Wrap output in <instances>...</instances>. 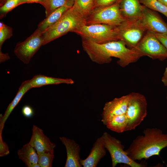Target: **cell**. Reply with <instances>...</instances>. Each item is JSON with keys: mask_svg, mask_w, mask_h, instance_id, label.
<instances>
[{"mask_svg": "<svg viewBox=\"0 0 167 167\" xmlns=\"http://www.w3.org/2000/svg\"><path fill=\"white\" fill-rule=\"evenodd\" d=\"M82 47L91 61L100 65L109 63L115 57L118 59V64L125 67L144 56L136 49L128 47L122 40L98 43L83 39Z\"/></svg>", "mask_w": 167, "mask_h": 167, "instance_id": "6da1fadb", "label": "cell"}, {"mask_svg": "<svg viewBox=\"0 0 167 167\" xmlns=\"http://www.w3.org/2000/svg\"><path fill=\"white\" fill-rule=\"evenodd\" d=\"M143 135L134 139L126 150L132 160H141L159 155L160 151L167 147V134L157 128H148L143 131Z\"/></svg>", "mask_w": 167, "mask_h": 167, "instance_id": "7a4b0ae2", "label": "cell"}, {"mask_svg": "<svg viewBox=\"0 0 167 167\" xmlns=\"http://www.w3.org/2000/svg\"><path fill=\"white\" fill-rule=\"evenodd\" d=\"M86 18L73 6L43 32V45L86 25Z\"/></svg>", "mask_w": 167, "mask_h": 167, "instance_id": "3957f363", "label": "cell"}, {"mask_svg": "<svg viewBox=\"0 0 167 167\" xmlns=\"http://www.w3.org/2000/svg\"><path fill=\"white\" fill-rule=\"evenodd\" d=\"M73 32L83 39L98 43L122 40L118 27L105 24L85 25Z\"/></svg>", "mask_w": 167, "mask_h": 167, "instance_id": "277c9868", "label": "cell"}, {"mask_svg": "<svg viewBox=\"0 0 167 167\" xmlns=\"http://www.w3.org/2000/svg\"><path fill=\"white\" fill-rule=\"evenodd\" d=\"M121 0L107 6L96 8L86 18V25L103 24L118 27L126 19L121 12Z\"/></svg>", "mask_w": 167, "mask_h": 167, "instance_id": "5b68a950", "label": "cell"}, {"mask_svg": "<svg viewBox=\"0 0 167 167\" xmlns=\"http://www.w3.org/2000/svg\"><path fill=\"white\" fill-rule=\"evenodd\" d=\"M126 114L128 119L126 131L135 129L147 116V102L145 96L138 92L129 94Z\"/></svg>", "mask_w": 167, "mask_h": 167, "instance_id": "8992f818", "label": "cell"}, {"mask_svg": "<svg viewBox=\"0 0 167 167\" xmlns=\"http://www.w3.org/2000/svg\"><path fill=\"white\" fill-rule=\"evenodd\" d=\"M101 137L106 149L110 154L113 167H115L119 163L124 164L131 167L145 166L132 160L128 156L126 150H124V146L121 141L106 132L103 133Z\"/></svg>", "mask_w": 167, "mask_h": 167, "instance_id": "52a82bcc", "label": "cell"}, {"mask_svg": "<svg viewBox=\"0 0 167 167\" xmlns=\"http://www.w3.org/2000/svg\"><path fill=\"white\" fill-rule=\"evenodd\" d=\"M118 27L121 40L130 49L136 47L147 31L140 19H126Z\"/></svg>", "mask_w": 167, "mask_h": 167, "instance_id": "ba28073f", "label": "cell"}, {"mask_svg": "<svg viewBox=\"0 0 167 167\" xmlns=\"http://www.w3.org/2000/svg\"><path fill=\"white\" fill-rule=\"evenodd\" d=\"M43 33L36 29L25 40L16 45L14 53L24 63L28 64L40 47L43 45Z\"/></svg>", "mask_w": 167, "mask_h": 167, "instance_id": "9c48e42d", "label": "cell"}, {"mask_svg": "<svg viewBox=\"0 0 167 167\" xmlns=\"http://www.w3.org/2000/svg\"><path fill=\"white\" fill-rule=\"evenodd\" d=\"M144 56L152 59L163 61L167 58V50L155 36L154 33L147 31L135 48Z\"/></svg>", "mask_w": 167, "mask_h": 167, "instance_id": "30bf717a", "label": "cell"}, {"mask_svg": "<svg viewBox=\"0 0 167 167\" xmlns=\"http://www.w3.org/2000/svg\"><path fill=\"white\" fill-rule=\"evenodd\" d=\"M140 19L147 31L167 34V24L154 10L143 6Z\"/></svg>", "mask_w": 167, "mask_h": 167, "instance_id": "8fae6325", "label": "cell"}, {"mask_svg": "<svg viewBox=\"0 0 167 167\" xmlns=\"http://www.w3.org/2000/svg\"><path fill=\"white\" fill-rule=\"evenodd\" d=\"M129 98V94L106 102L101 114L103 123L105 124L108 120L113 116L125 113Z\"/></svg>", "mask_w": 167, "mask_h": 167, "instance_id": "7c38bea8", "label": "cell"}, {"mask_svg": "<svg viewBox=\"0 0 167 167\" xmlns=\"http://www.w3.org/2000/svg\"><path fill=\"white\" fill-rule=\"evenodd\" d=\"M28 143L36 150L37 153L43 152L54 153L56 144L52 142L44 133L43 130L33 125L32 134Z\"/></svg>", "mask_w": 167, "mask_h": 167, "instance_id": "4fadbf2b", "label": "cell"}, {"mask_svg": "<svg viewBox=\"0 0 167 167\" xmlns=\"http://www.w3.org/2000/svg\"><path fill=\"white\" fill-rule=\"evenodd\" d=\"M59 139L66 149L67 158L65 167H81L80 161L79 145L73 139L65 137H61Z\"/></svg>", "mask_w": 167, "mask_h": 167, "instance_id": "5bb4252c", "label": "cell"}, {"mask_svg": "<svg viewBox=\"0 0 167 167\" xmlns=\"http://www.w3.org/2000/svg\"><path fill=\"white\" fill-rule=\"evenodd\" d=\"M106 154V148L101 136L98 138L93 144L87 157L84 160L80 159V163L84 167H96Z\"/></svg>", "mask_w": 167, "mask_h": 167, "instance_id": "9a60e30c", "label": "cell"}, {"mask_svg": "<svg viewBox=\"0 0 167 167\" xmlns=\"http://www.w3.org/2000/svg\"><path fill=\"white\" fill-rule=\"evenodd\" d=\"M120 9L122 15L126 19H140L143 6L139 0H121Z\"/></svg>", "mask_w": 167, "mask_h": 167, "instance_id": "2e32d148", "label": "cell"}, {"mask_svg": "<svg viewBox=\"0 0 167 167\" xmlns=\"http://www.w3.org/2000/svg\"><path fill=\"white\" fill-rule=\"evenodd\" d=\"M32 88L28 80L23 82L19 87L18 92L11 102L7 107L4 114H0V132L2 133L4 124L10 114L17 105L24 94L30 89Z\"/></svg>", "mask_w": 167, "mask_h": 167, "instance_id": "e0dca14e", "label": "cell"}, {"mask_svg": "<svg viewBox=\"0 0 167 167\" xmlns=\"http://www.w3.org/2000/svg\"><path fill=\"white\" fill-rule=\"evenodd\" d=\"M74 0H68L66 4L58 8L45 19L41 22L37 29L43 32L48 28L57 22L64 14L73 5Z\"/></svg>", "mask_w": 167, "mask_h": 167, "instance_id": "ac0fdd59", "label": "cell"}, {"mask_svg": "<svg viewBox=\"0 0 167 167\" xmlns=\"http://www.w3.org/2000/svg\"><path fill=\"white\" fill-rule=\"evenodd\" d=\"M17 154L21 160L28 167H40L38 163V155L35 149L28 143L24 144L19 149Z\"/></svg>", "mask_w": 167, "mask_h": 167, "instance_id": "d6986e66", "label": "cell"}, {"mask_svg": "<svg viewBox=\"0 0 167 167\" xmlns=\"http://www.w3.org/2000/svg\"><path fill=\"white\" fill-rule=\"evenodd\" d=\"M32 88L39 87L47 85L66 84H72L74 81L69 78L62 79L48 76L42 75H36L28 80Z\"/></svg>", "mask_w": 167, "mask_h": 167, "instance_id": "ffe728a7", "label": "cell"}, {"mask_svg": "<svg viewBox=\"0 0 167 167\" xmlns=\"http://www.w3.org/2000/svg\"><path fill=\"white\" fill-rule=\"evenodd\" d=\"M128 119L125 113L113 116L105 122V125L109 129L118 133L126 131Z\"/></svg>", "mask_w": 167, "mask_h": 167, "instance_id": "44dd1931", "label": "cell"}, {"mask_svg": "<svg viewBox=\"0 0 167 167\" xmlns=\"http://www.w3.org/2000/svg\"><path fill=\"white\" fill-rule=\"evenodd\" d=\"M95 0H74L73 6L86 18L94 9Z\"/></svg>", "mask_w": 167, "mask_h": 167, "instance_id": "7402d4cb", "label": "cell"}, {"mask_svg": "<svg viewBox=\"0 0 167 167\" xmlns=\"http://www.w3.org/2000/svg\"><path fill=\"white\" fill-rule=\"evenodd\" d=\"M139 2L145 6L161 13L167 18V6L158 0H140Z\"/></svg>", "mask_w": 167, "mask_h": 167, "instance_id": "603a6c76", "label": "cell"}, {"mask_svg": "<svg viewBox=\"0 0 167 167\" xmlns=\"http://www.w3.org/2000/svg\"><path fill=\"white\" fill-rule=\"evenodd\" d=\"M68 0H44L41 3L45 9L46 17L58 8L66 3Z\"/></svg>", "mask_w": 167, "mask_h": 167, "instance_id": "cb8c5ba5", "label": "cell"}, {"mask_svg": "<svg viewBox=\"0 0 167 167\" xmlns=\"http://www.w3.org/2000/svg\"><path fill=\"white\" fill-rule=\"evenodd\" d=\"M38 163L41 167H51L54 157V153L43 152L37 153Z\"/></svg>", "mask_w": 167, "mask_h": 167, "instance_id": "d4e9b609", "label": "cell"}, {"mask_svg": "<svg viewBox=\"0 0 167 167\" xmlns=\"http://www.w3.org/2000/svg\"><path fill=\"white\" fill-rule=\"evenodd\" d=\"M12 28L5 24L4 23L0 22V51L2 45L7 39L10 38L12 35Z\"/></svg>", "mask_w": 167, "mask_h": 167, "instance_id": "484cf974", "label": "cell"}, {"mask_svg": "<svg viewBox=\"0 0 167 167\" xmlns=\"http://www.w3.org/2000/svg\"><path fill=\"white\" fill-rule=\"evenodd\" d=\"M19 0L9 1L6 2L0 6V19L4 17L6 14L16 6H18Z\"/></svg>", "mask_w": 167, "mask_h": 167, "instance_id": "4316f807", "label": "cell"}, {"mask_svg": "<svg viewBox=\"0 0 167 167\" xmlns=\"http://www.w3.org/2000/svg\"><path fill=\"white\" fill-rule=\"evenodd\" d=\"M10 153L8 146L3 140L2 133H0V156L2 157L8 155Z\"/></svg>", "mask_w": 167, "mask_h": 167, "instance_id": "83f0119b", "label": "cell"}, {"mask_svg": "<svg viewBox=\"0 0 167 167\" xmlns=\"http://www.w3.org/2000/svg\"><path fill=\"white\" fill-rule=\"evenodd\" d=\"M118 0H95L94 9L96 8L111 5Z\"/></svg>", "mask_w": 167, "mask_h": 167, "instance_id": "f1b7e54d", "label": "cell"}, {"mask_svg": "<svg viewBox=\"0 0 167 167\" xmlns=\"http://www.w3.org/2000/svg\"><path fill=\"white\" fill-rule=\"evenodd\" d=\"M22 113L24 117L29 118L33 116L34 111L32 107L28 105H25L22 108Z\"/></svg>", "mask_w": 167, "mask_h": 167, "instance_id": "f546056e", "label": "cell"}, {"mask_svg": "<svg viewBox=\"0 0 167 167\" xmlns=\"http://www.w3.org/2000/svg\"><path fill=\"white\" fill-rule=\"evenodd\" d=\"M154 34L167 50V34L155 33Z\"/></svg>", "mask_w": 167, "mask_h": 167, "instance_id": "4dcf8cb0", "label": "cell"}, {"mask_svg": "<svg viewBox=\"0 0 167 167\" xmlns=\"http://www.w3.org/2000/svg\"><path fill=\"white\" fill-rule=\"evenodd\" d=\"M44 0H19L18 5L25 3H38L40 4L42 3Z\"/></svg>", "mask_w": 167, "mask_h": 167, "instance_id": "1f68e13d", "label": "cell"}, {"mask_svg": "<svg viewBox=\"0 0 167 167\" xmlns=\"http://www.w3.org/2000/svg\"><path fill=\"white\" fill-rule=\"evenodd\" d=\"M161 81L166 86H167V67H166L161 78Z\"/></svg>", "mask_w": 167, "mask_h": 167, "instance_id": "d6a6232c", "label": "cell"}, {"mask_svg": "<svg viewBox=\"0 0 167 167\" xmlns=\"http://www.w3.org/2000/svg\"><path fill=\"white\" fill-rule=\"evenodd\" d=\"M10 57L8 54H3L2 51L0 52V62H2L9 59Z\"/></svg>", "mask_w": 167, "mask_h": 167, "instance_id": "836d02e7", "label": "cell"}, {"mask_svg": "<svg viewBox=\"0 0 167 167\" xmlns=\"http://www.w3.org/2000/svg\"><path fill=\"white\" fill-rule=\"evenodd\" d=\"M162 3L167 6V0H158Z\"/></svg>", "mask_w": 167, "mask_h": 167, "instance_id": "e575fe53", "label": "cell"}, {"mask_svg": "<svg viewBox=\"0 0 167 167\" xmlns=\"http://www.w3.org/2000/svg\"><path fill=\"white\" fill-rule=\"evenodd\" d=\"M6 0H0V6L3 5L6 2Z\"/></svg>", "mask_w": 167, "mask_h": 167, "instance_id": "d590c367", "label": "cell"}, {"mask_svg": "<svg viewBox=\"0 0 167 167\" xmlns=\"http://www.w3.org/2000/svg\"><path fill=\"white\" fill-rule=\"evenodd\" d=\"M11 0H6V2H7V1H11Z\"/></svg>", "mask_w": 167, "mask_h": 167, "instance_id": "8d00e7d4", "label": "cell"}, {"mask_svg": "<svg viewBox=\"0 0 167 167\" xmlns=\"http://www.w3.org/2000/svg\"><path fill=\"white\" fill-rule=\"evenodd\" d=\"M166 99H167V96Z\"/></svg>", "mask_w": 167, "mask_h": 167, "instance_id": "74e56055", "label": "cell"}]
</instances>
